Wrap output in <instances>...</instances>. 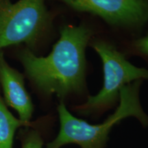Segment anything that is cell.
<instances>
[{
	"label": "cell",
	"mask_w": 148,
	"mask_h": 148,
	"mask_svg": "<svg viewBox=\"0 0 148 148\" xmlns=\"http://www.w3.org/2000/svg\"><path fill=\"white\" fill-rule=\"evenodd\" d=\"M23 126L22 122L11 113L0 96V148H13L16 131Z\"/></svg>",
	"instance_id": "cell-7"
},
{
	"label": "cell",
	"mask_w": 148,
	"mask_h": 148,
	"mask_svg": "<svg viewBox=\"0 0 148 148\" xmlns=\"http://www.w3.org/2000/svg\"><path fill=\"white\" fill-rule=\"evenodd\" d=\"M79 12L99 16L108 23L140 28L148 21V0H58Z\"/></svg>",
	"instance_id": "cell-5"
},
{
	"label": "cell",
	"mask_w": 148,
	"mask_h": 148,
	"mask_svg": "<svg viewBox=\"0 0 148 148\" xmlns=\"http://www.w3.org/2000/svg\"><path fill=\"white\" fill-rule=\"evenodd\" d=\"M133 46L136 52L148 58V33L145 36L135 40Z\"/></svg>",
	"instance_id": "cell-9"
},
{
	"label": "cell",
	"mask_w": 148,
	"mask_h": 148,
	"mask_svg": "<svg viewBox=\"0 0 148 148\" xmlns=\"http://www.w3.org/2000/svg\"><path fill=\"white\" fill-rule=\"evenodd\" d=\"M21 148H43L44 140L38 130L25 127L19 134Z\"/></svg>",
	"instance_id": "cell-8"
},
{
	"label": "cell",
	"mask_w": 148,
	"mask_h": 148,
	"mask_svg": "<svg viewBox=\"0 0 148 148\" xmlns=\"http://www.w3.org/2000/svg\"><path fill=\"white\" fill-rule=\"evenodd\" d=\"M91 34L84 25H65L47 56H37L29 49L21 51L19 58L25 72L44 95L63 99L84 91L85 49Z\"/></svg>",
	"instance_id": "cell-1"
},
{
	"label": "cell",
	"mask_w": 148,
	"mask_h": 148,
	"mask_svg": "<svg viewBox=\"0 0 148 148\" xmlns=\"http://www.w3.org/2000/svg\"><path fill=\"white\" fill-rule=\"evenodd\" d=\"M0 83L5 102L18 113L24 127H28L34 112L32 99L24 84L23 75L8 64L0 50Z\"/></svg>",
	"instance_id": "cell-6"
},
{
	"label": "cell",
	"mask_w": 148,
	"mask_h": 148,
	"mask_svg": "<svg viewBox=\"0 0 148 148\" xmlns=\"http://www.w3.org/2000/svg\"><path fill=\"white\" fill-rule=\"evenodd\" d=\"M142 82L143 80L140 79L123 86L119 92V106L99 124H90L75 117L61 101L57 108L60 121L59 132L45 148H62L69 144H75L80 148H106L112 128L128 117L136 118L143 127H148V115L140 101Z\"/></svg>",
	"instance_id": "cell-2"
},
{
	"label": "cell",
	"mask_w": 148,
	"mask_h": 148,
	"mask_svg": "<svg viewBox=\"0 0 148 148\" xmlns=\"http://www.w3.org/2000/svg\"><path fill=\"white\" fill-rule=\"evenodd\" d=\"M50 19L45 0H0V50L21 43L34 45Z\"/></svg>",
	"instance_id": "cell-4"
},
{
	"label": "cell",
	"mask_w": 148,
	"mask_h": 148,
	"mask_svg": "<svg viewBox=\"0 0 148 148\" xmlns=\"http://www.w3.org/2000/svg\"><path fill=\"white\" fill-rule=\"evenodd\" d=\"M93 48L103 62V84L98 93L73 106L75 112L84 116L103 113L119 99V92L123 86L148 79V69L133 65L110 44L99 41L94 44Z\"/></svg>",
	"instance_id": "cell-3"
}]
</instances>
